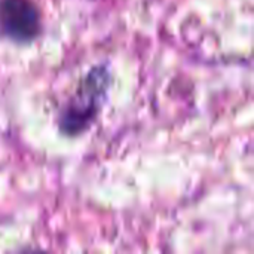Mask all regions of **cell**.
Returning <instances> with one entry per match:
<instances>
[{"instance_id": "cell-1", "label": "cell", "mask_w": 254, "mask_h": 254, "mask_svg": "<svg viewBox=\"0 0 254 254\" xmlns=\"http://www.w3.org/2000/svg\"><path fill=\"white\" fill-rule=\"evenodd\" d=\"M109 83L110 74L104 67L92 68L91 73L85 76L68 104L61 110L58 121L60 129L67 135L85 131L101 109Z\"/></svg>"}, {"instance_id": "cell-2", "label": "cell", "mask_w": 254, "mask_h": 254, "mask_svg": "<svg viewBox=\"0 0 254 254\" xmlns=\"http://www.w3.org/2000/svg\"><path fill=\"white\" fill-rule=\"evenodd\" d=\"M0 30L19 43L33 40L40 31V13L31 0H0Z\"/></svg>"}]
</instances>
